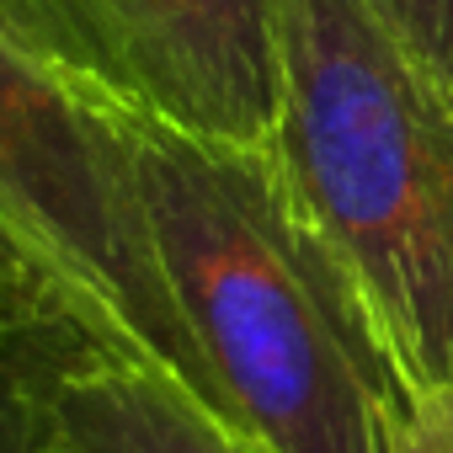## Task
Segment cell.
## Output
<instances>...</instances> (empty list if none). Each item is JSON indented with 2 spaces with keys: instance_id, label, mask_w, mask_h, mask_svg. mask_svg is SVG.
Wrapping results in <instances>:
<instances>
[{
  "instance_id": "cell-7",
  "label": "cell",
  "mask_w": 453,
  "mask_h": 453,
  "mask_svg": "<svg viewBox=\"0 0 453 453\" xmlns=\"http://www.w3.org/2000/svg\"><path fill=\"white\" fill-rule=\"evenodd\" d=\"M0 22H6L22 43H33L43 59H54L65 75H75L96 96L118 102L107 75H102V59L91 49V33H86V22L75 12V0H0Z\"/></svg>"
},
{
  "instance_id": "cell-8",
  "label": "cell",
  "mask_w": 453,
  "mask_h": 453,
  "mask_svg": "<svg viewBox=\"0 0 453 453\" xmlns=\"http://www.w3.org/2000/svg\"><path fill=\"white\" fill-rule=\"evenodd\" d=\"M400 49L453 107V0H373Z\"/></svg>"
},
{
  "instance_id": "cell-1",
  "label": "cell",
  "mask_w": 453,
  "mask_h": 453,
  "mask_svg": "<svg viewBox=\"0 0 453 453\" xmlns=\"http://www.w3.org/2000/svg\"><path fill=\"white\" fill-rule=\"evenodd\" d=\"M176 315L219 411L267 453H400L411 379L278 150L112 107Z\"/></svg>"
},
{
  "instance_id": "cell-2",
  "label": "cell",
  "mask_w": 453,
  "mask_h": 453,
  "mask_svg": "<svg viewBox=\"0 0 453 453\" xmlns=\"http://www.w3.org/2000/svg\"><path fill=\"white\" fill-rule=\"evenodd\" d=\"M278 160L411 389H453V107L373 0H283Z\"/></svg>"
},
{
  "instance_id": "cell-9",
  "label": "cell",
  "mask_w": 453,
  "mask_h": 453,
  "mask_svg": "<svg viewBox=\"0 0 453 453\" xmlns=\"http://www.w3.org/2000/svg\"><path fill=\"white\" fill-rule=\"evenodd\" d=\"M400 453H453V389H416Z\"/></svg>"
},
{
  "instance_id": "cell-6",
  "label": "cell",
  "mask_w": 453,
  "mask_h": 453,
  "mask_svg": "<svg viewBox=\"0 0 453 453\" xmlns=\"http://www.w3.org/2000/svg\"><path fill=\"white\" fill-rule=\"evenodd\" d=\"M123 352L86 304L0 224V405H38V395L75 363ZM139 357V352H134Z\"/></svg>"
},
{
  "instance_id": "cell-4",
  "label": "cell",
  "mask_w": 453,
  "mask_h": 453,
  "mask_svg": "<svg viewBox=\"0 0 453 453\" xmlns=\"http://www.w3.org/2000/svg\"><path fill=\"white\" fill-rule=\"evenodd\" d=\"M118 107L197 139L278 150L283 0H75Z\"/></svg>"
},
{
  "instance_id": "cell-5",
  "label": "cell",
  "mask_w": 453,
  "mask_h": 453,
  "mask_svg": "<svg viewBox=\"0 0 453 453\" xmlns=\"http://www.w3.org/2000/svg\"><path fill=\"white\" fill-rule=\"evenodd\" d=\"M33 426L70 453H267L165 363L102 352L65 368L33 405Z\"/></svg>"
},
{
  "instance_id": "cell-10",
  "label": "cell",
  "mask_w": 453,
  "mask_h": 453,
  "mask_svg": "<svg viewBox=\"0 0 453 453\" xmlns=\"http://www.w3.org/2000/svg\"><path fill=\"white\" fill-rule=\"evenodd\" d=\"M12 453H70V448H65L59 437H49V432H33V437H27V442H17Z\"/></svg>"
},
{
  "instance_id": "cell-3",
  "label": "cell",
  "mask_w": 453,
  "mask_h": 453,
  "mask_svg": "<svg viewBox=\"0 0 453 453\" xmlns=\"http://www.w3.org/2000/svg\"><path fill=\"white\" fill-rule=\"evenodd\" d=\"M112 107L0 22V224L123 352L165 363L219 411L165 288Z\"/></svg>"
}]
</instances>
